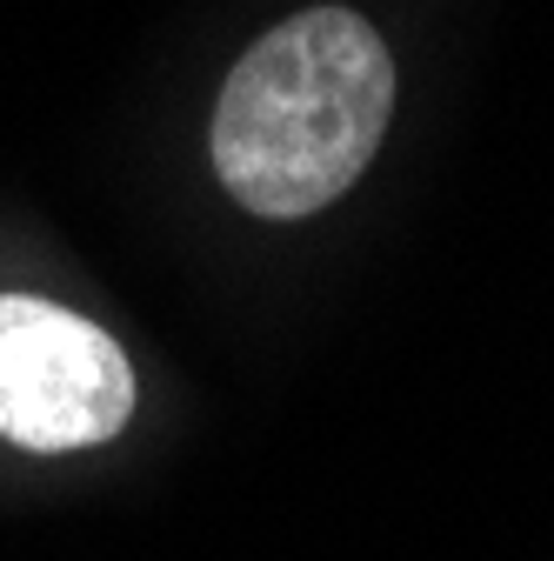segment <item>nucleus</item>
<instances>
[{
	"label": "nucleus",
	"instance_id": "nucleus-2",
	"mask_svg": "<svg viewBox=\"0 0 554 561\" xmlns=\"http://www.w3.org/2000/svg\"><path fill=\"white\" fill-rule=\"evenodd\" d=\"M134 421V362L88 314L0 295V442L27 455L101 448Z\"/></svg>",
	"mask_w": 554,
	"mask_h": 561
},
{
	"label": "nucleus",
	"instance_id": "nucleus-1",
	"mask_svg": "<svg viewBox=\"0 0 554 561\" xmlns=\"http://www.w3.org/2000/svg\"><path fill=\"white\" fill-rule=\"evenodd\" d=\"M394 121V54L355 8L261 34L215 101V174L261 221H308L348 194Z\"/></svg>",
	"mask_w": 554,
	"mask_h": 561
}]
</instances>
